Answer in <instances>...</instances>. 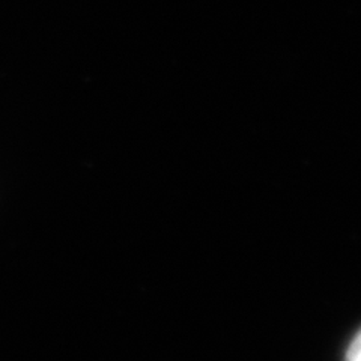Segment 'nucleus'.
I'll return each mask as SVG.
<instances>
[{
    "instance_id": "obj_1",
    "label": "nucleus",
    "mask_w": 361,
    "mask_h": 361,
    "mask_svg": "<svg viewBox=\"0 0 361 361\" xmlns=\"http://www.w3.org/2000/svg\"><path fill=\"white\" fill-rule=\"evenodd\" d=\"M346 361H360V336L357 334L353 345L349 346Z\"/></svg>"
}]
</instances>
